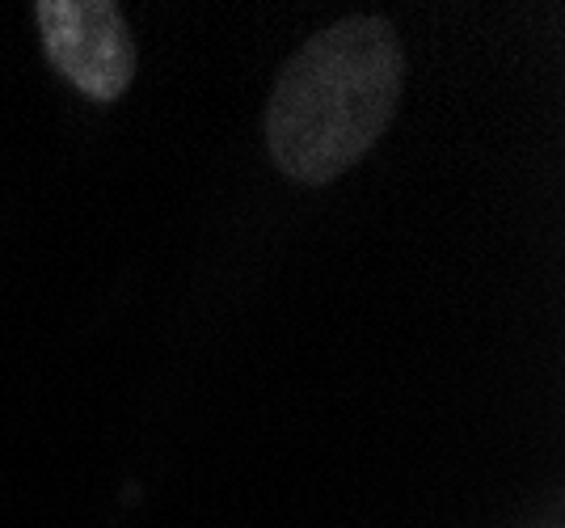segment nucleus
<instances>
[{
  "label": "nucleus",
  "mask_w": 565,
  "mask_h": 528,
  "mask_svg": "<svg viewBox=\"0 0 565 528\" xmlns=\"http://www.w3.org/2000/svg\"><path fill=\"white\" fill-rule=\"evenodd\" d=\"M405 51L384 18H347L282 64L266 106L270 157L296 182H333L393 123Z\"/></svg>",
  "instance_id": "nucleus-1"
},
{
  "label": "nucleus",
  "mask_w": 565,
  "mask_h": 528,
  "mask_svg": "<svg viewBox=\"0 0 565 528\" xmlns=\"http://www.w3.org/2000/svg\"><path fill=\"white\" fill-rule=\"evenodd\" d=\"M34 18L55 73L94 102H115L136 76V43L110 0H39Z\"/></svg>",
  "instance_id": "nucleus-2"
}]
</instances>
